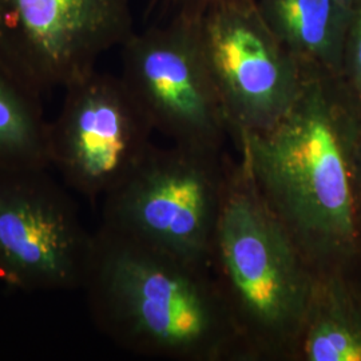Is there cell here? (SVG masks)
Segmentation results:
<instances>
[{
  "instance_id": "52a82bcc",
  "label": "cell",
  "mask_w": 361,
  "mask_h": 361,
  "mask_svg": "<svg viewBox=\"0 0 361 361\" xmlns=\"http://www.w3.org/2000/svg\"><path fill=\"white\" fill-rule=\"evenodd\" d=\"M46 170L0 168V280L27 293L82 290L94 233Z\"/></svg>"
},
{
  "instance_id": "9c48e42d",
  "label": "cell",
  "mask_w": 361,
  "mask_h": 361,
  "mask_svg": "<svg viewBox=\"0 0 361 361\" xmlns=\"http://www.w3.org/2000/svg\"><path fill=\"white\" fill-rule=\"evenodd\" d=\"M231 140L269 129L296 99L305 74L273 35L256 0H219L197 15Z\"/></svg>"
},
{
  "instance_id": "277c9868",
  "label": "cell",
  "mask_w": 361,
  "mask_h": 361,
  "mask_svg": "<svg viewBox=\"0 0 361 361\" xmlns=\"http://www.w3.org/2000/svg\"><path fill=\"white\" fill-rule=\"evenodd\" d=\"M233 168L222 150L154 146L129 178L102 198L101 225L212 267Z\"/></svg>"
},
{
  "instance_id": "30bf717a",
  "label": "cell",
  "mask_w": 361,
  "mask_h": 361,
  "mask_svg": "<svg viewBox=\"0 0 361 361\" xmlns=\"http://www.w3.org/2000/svg\"><path fill=\"white\" fill-rule=\"evenodd\" d=\"M293 361H361L359 268L316 271Z\"/></svg>"
},
{
  "instance_id": "6da1fadb",
  "label": "cell",
  "mask_w": 361,
  "mask_h": 361,
  "mask_svg": "<svg viewBox=\"0 0 361 361\" xmlns=\"http://www.w3.org/2000/svg\"><path fill=\"white\" fill-rule=\"evenodd\" d=\"M360 134L338 77L313 73L277 123L232 140L258 195L316 271L361 268Z\"/></svg>"
},
{
  "instance_id": "8992f818",
  "label": "cell",
  "mask_w": 361,
  "mask_h": 361,
  "mask_svg": "<svg viewBox=\"0 0 361 361\" xmlns=\"http://www.w3.org/2000/svg\"><path fill=\"white\" fill-rule=\"evenodd\" d=\"M131 0H0V67L43 97L134 34Z\"/></svg>"
},
{
  "instance_id": "ba28073f",
  "label": "cell",
  "mask_w": 361,
  "mask_h": 361,
  "mask_svg": "<svg viewBox=\"0 0 361 361\" xmlns=\"http://www.w3.org/2000/svg\"><path fill=\"white\" fill-rule=\"evenodd\" d=\"M154 129L121 77L97 68L68 85L50 122L51 165L91 202L116 190L154 147Z\"/></svg>"
},
{
  "instance_id": "2e32d148",
  "label": "cell",
  "mask_w": 361,
  "mask_h": 361,
  "mask_svg": "<svg viewBox=\"0 0 361 361\" xmlns=\"http://www.w3.org/2000/svg\"><path fill=\"white\" fill-rule=\"evenodd\" d=\"M338 1H340V3H343L344 6H347L348 8H352V7H353L359 0H338Z\"/></svg>"
},
{
  "instance_id": "3957f363",
  "label": "cell",
  "mask_w": 361,
  "mask_h": 361,
  "mask_svg": "<svg viewBox=\"0 0 361 361\" xmlns=\"http://www.w3.org/2000/svg\"><path fill=\"white\" fill-rule=\"evenodd\" d=\"M212 269L244 361H293L316 269L234 164Z\"/></svg>"
},
{
  "instance_id": "5bb4252c",
  "label": "cell",
  "mask_w": 361,
  "mask_h": 361,
  "mask_svg": "<svg viewBox=\"0 0 361 361\" xmlns=\"http://www.w3.org/2000/svg\"><path fill=\"white\" fill-rule=\"evenodd\" d=\"M154 1L165 11L169 18L173 15L197 16L210 4L219 0H154Z\"/></svg>"
},
{
  "instance_id": "4fadbf2b",
  "label": "cell",
  "mask_w": 361,
  "mask_h": 361,
  "mask_svg": "<svg viewBox=\"0 0 361 361\" xmlns=\"http://www.w3.org/2000/svg\"><path fill=\"white\" fill-rule=\"evenodd\" d=\"M338 79L361 121V0L350 8Z\"/></svg>"
},
{
  "instance_id": "9a60e30c",
  "label": "cell",
  "mask_w": 361,
  "mask_h": 361,
  "mask_svg": "<svg viewBox=\"0 0 361 361\" xmlns=\"http://www.w3.org/2000/svg\"><path fill=\"white\" fill-rule=\"evenodd\" d=\"M355 176H356V190H357V202H359V210L361 217V134L359 137V142L356 147V155H355Z\"/></svg>"
},
{
  "instance_id": "7a4b0ae2",
  "label": "cell",
  "mask_w": 361,
  "mask_h": 361,
  "mask_svg": "<svg viewBox=\"0 0 361 361\" xmlns=\"http://www.w3.org/2000/svg\"><path fill=\"white\" fill-rule=\"evenodd\" d=\"M94 325L119 348L170 361H244L212 267L99 225L82 288Z\"/></svg>"
},
{
  "instance_id": "7c38bea8",
  "label": "cell",
  "mask_w": 361,
  "mask_h": 361,
  "mask_svg": "<svg viewBox=\"0 0 361 361\" xmlns=\"http://www.w3.org/2000/svg\"><path fill=\"white\" fill-rule=\"evenodd\" d=\"M51 166L50 122L42 97L0 67V168L40 170Z\"/></svg>"
},
{
  "instance_id": "8fae6325",
  "label": "cell",
  "mask_w": 361,
  "mask_h": 361,
  "mask_svg": "<svg viewBox=\"0 0 361 361\" xmlns=\"http://www.w3.org/2000/svg\"><path fill=\"white\" fill-rule=\"evenodd\" d=\"M273 35L304 74L340 77L350 8L338 0H256Z\"/></svg>"
},
{
  "instance_id": "5b68a950",
  "label": "cell",
  "mask_w": 361,
  "mask_h": 361,
  "mask_svg": "<svg viewBox=\"0 0 361 361\" xmlns=\"http://www.w3.org/2000/svg\"><path fill=\"white\" fill-rule=\"evenodd\" d=\"M121 79L153 129L171 143L222 150L229 122L202 49L197 16L173 15L134 31Z\"/></svg>"
}]
</instances>
